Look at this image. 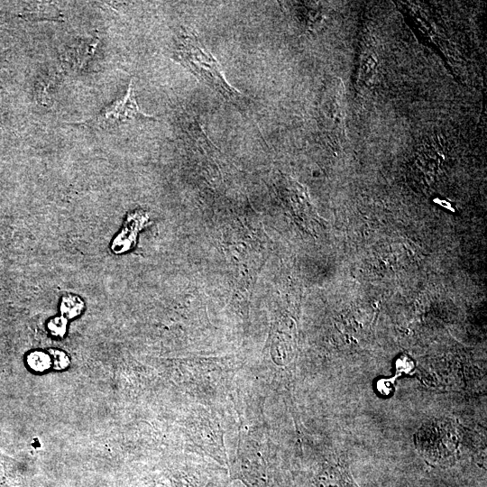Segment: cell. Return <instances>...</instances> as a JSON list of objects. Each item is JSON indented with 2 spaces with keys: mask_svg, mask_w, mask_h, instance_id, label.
<instances>
[{
  "mask_svg": "<svg viewBox=\"0 0 487 487\" xmlns=\"http://www.w3.org/2000/svg\"><path fill=\"white\" fill-rule=\"evenodd\" d=\"M173 58L228 103L244 105V96L227 82L218 61L195 34L181 33L176 41Z\"/></svg>",
  "mask_w": 487,
  "mask_h": 487,
  "instance_id": "6da1fadb",
  "label": "cell"
},
{
  "mask_svg": "<svg viewBox=\"0 0 487 487\" xmlns=\"http://www.w3.org/2000/svg\"><path fill=\"white\" fill-rule=\"evenodd\" d=\"M151 120H154V117L147 115L140 110L131 81L127 92L122 97L106 106L98 115L84 124L111 128L124 124Z\"/></svg>",
  "mask_w": 487,
  "mask_h": 487,
  "instance_id": "7a4b0ae2",
  "label": "cell"
},
{
  "mask_svg": "<svg viewBox=\"0 0 487 487\" xmlns=\"http://www.w3.org/2000/svg\"><path fill=\"white\" fill-rule=\"evenodd\" d=\"M18 464L0 452V487H14L17 482Z\"/></svg>",
  "mask_w": 487,
  "mask_h": 487,
  "instance_id": "3957f363",
  "label": "cell"
},
{
  "mask_svg": "<svg viewBox=\"0 0 487 487\" xmlns=\"http://www.w3.org/2000/svg\"><path fill=\"white\" fill-rule=\"evenodd\" d=\"M60 308L64 317L73 318L81 313L84 302L79 297L69 294L62 298Z\"/></svg>",
  "mask_w": 487,
  "mask_h": 487,
  "instance_id": "277c9868",
  "label": "cell"
},
{
  "mask_svg": "<svg viewBox=\"0 0 487 487\" xmlns=\"http://www.w3.org/2000/svg\"><path fill=\"white\" fill-rule=\"evenodd\" d=\"M29 366L37 372H42L51 365V359L48 354L41 351L32 352L27 356Z\"/></svg>",
  "mask_w": 487,
  "mask_h": 487,
  "instance_id": "5b68a950",
  "label": "cell"
},
{
  "mask_svg": "<svg viewBox=\"0 0 487 487\" xmlns=\"http://www.w3.org/2000/svg\"><path fill=\"white\" fill-rule=\"evenodd\" d=\"M49 356L51 359V364H52L53 368L57 370L64 369L69 363V357L62 351L51 349L49 350Z\"/></svg>",
  "mask_w": 487,
  "mask_h": 487,
  "instance_id": "8992f818",
  "label": "cell"
},
{
  "mask_svg": "<svg viewBox=\"0 0 487 487\" xmlns=\"http://www.w3.org/2000/svg\"><path fill=\"white\" fill-rule=\"evenodd\" d=\"M67 318L63 316L57 317L50 320L48 323V328L51 333L55 336H63L66 332Z\"/></svg>",
  "mask_w": 487,
  "mask_h": 487,
  "instance_id": "52a82bcc",
  "label": "cell"
}]
</instances>
